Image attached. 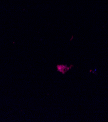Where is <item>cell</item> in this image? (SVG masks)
<instances>
[{"mask_svg":"<svg viewBox=\"0 0 108 122\" xmlns=\"http://www.w3.org/2000/svg\"><path fill=\"white\" fill-rule=\"evenodd\" d=\"M73 66V65H71L70 67H68L66 65H60L57 66V71L62 73L63 74H64L65 72H66L69 69H70Z\"/></svg>","mask_w":108,"mask_h":122,"instance_id":"1","label":"cell"}]
</instances>
